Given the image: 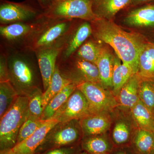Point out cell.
<instances>
[{"label": "cell", "instance_id": "cell-1", "mask_svg": "<svg viewBox=\"0 0 154 154\" xmlns=\"http://www.w3.org/2000/svg\"><path fill=\"white\" fill-rule=\"evenodd\" d=\"M91 23L94 38L110 45L122 62L137 73L140 54L147 42L143 36L127 32L113 21L97 18Z\"/></svg>", "mask_w": 154, "mask_h": 154}, {"label": "cell", "instance_id": "cell-2", "mask_svg": "<svg viewBox=\"0 0 154 154\" xmlns=\"http://www.w3.org/2000/svg\"><path fill=\"white\" fill-rule=\"evenodd\" d=\"M7 57L9 81L18 96L29 97L37 88L43 89L37 61L19 51L8 53Z\"/></svg>", "mask_w": 154, "mask_h": 154}, {"label": "cell", "instance_id": "cell-3", "mask_svg": "<svg viewBox=\"0 0 154 154\" xmlns=\"http://www.w3.org/2000/svg\"><path fill=\"white\" fill-rule=\"evenodd\" d=\"M74 19H48L44 18L25 47L35 52L38 50L64 44L73 27Z\"/></svg>", "mask_w": 154, "mask_h": 154}, {"label": "cell", "instance_id": "cell-4", "mask_svg": "<svg viewBox=\"0 0 154 154\" xmlns=\"http://www.w3.org/2000/svg\"><path fill=\"white\" fill-rule=\"evenodd\" d=\"M29 98L19 96L14 105L1 119L0 152L14 148L19 130L28 118Z\"/></svg>", "mask_w": 154, "mask_h": 154}, {"label": "cell", "instance_id": "cell-5", "mask_svg": "<svg viewBox=\"0 0 154 154\" xmlns=\"http://www.w3.org/2000/svg\"><path fill=\"white\" fill-rule=\"evenodd\" d=\"M83 137L79 120L58 122L50 130L35 154L52 149L75 145L81 143Z\"/></svg>", "mask_w": 154, "mask_h": 154}, {"label": "cell", "instance_id": "cell-6", "mask_svg": "<svg viewBox=\"0 0 154 154\" xmlns=\"http://www.w3.org/2000/svg\"><path fill=\"white\" fill-rule=\"evenodd\" d=\"M93 0H53L42 17L48 19H79L91 22L97 19L93 11Z\"/></svg>", "mask_w": 154, "mask_h": 154}, {"label": "cell", "instance_id": "cell-7", "mask_svg": "<svg viewBox=\"0 0 154 154\" xmlns=\"http://www.w3.org/2000/svg\"><path fill=\"white\" fill-rule=\"evenodd\" d=\"M57 65L62 75L76 85L85 82L100 84L99 70L95 64L72 55L57 61Z\"/></svg>", "mask_w": 154, "mask_h": 154}, {"label": "cell", "instance_id": "cell-8", "mask_svg": "<svg viewBox=\"0 0 154 154\" xmlns=\"http://www.w3.org/2000/svg\"><path fill=\"white\" fill-rule=\"evenodd\" d=\"M88 100L91 114L111 113L118 106L116 97L111 91L100 84L85 82L77 86Z\"/></svg>", "mask_w": 154, "mask_h": 154}, {"label": "cell", "instance_id": "cell-9", "mask_svg": "<svg viewBox=\"0 0 154 154\" xmlns=\"http://www.w3.org/2000/svg\"><path fill=\"white\" fill-rule=\"evenodd\" d=\"M111 123L109 133L114 147L130 145L137 128L129 110L119 107L110 113Z\"/></svg>", "mask_w": 154, "mask_h": 154}, {"label": "cell", "instance_id": "cell-10", "mask_svg": "<svg viewBox=\"0 0 154 154\" xmlns=\"http://www.w3.org/2000/svg\"><path fill=\"white\" fill-rule=\"evenodd\" d=\"M42 13V12L26 3L1 0V25L35 21L41 18Z\"/></svg>", "mask_w": 154, "mask_h": 154}, {"label": "cell", "instance_id": "cell-11", "mask_svg": "<svg viewBox=\"0 0 154 154\" xmlns=\"http://www.w3.org/2000/svg\"><path fill=\"white\" fill-rule=\"evenodd\" d=\"M91 114L88 100L82 92L77 88L51 119L59 122L80 120Z\"/></svg>", "mask_w": 154, "mask_h": 154}, {"label": "cell", "instance_id": "cell-12", "mask_svg": "<svg viewBox=\"0 0 154 154\" xmlns=\"http://www.w3.org/2000/svg\"><path fill=\"white\" fill-rule=\"evenodd\" d=\"M44 17L35 21L19 22L9 25H1L0 35L8 44L22 43L25 46L31 37L40 27Z\"/></svg>", "mask_w": 154, "mask_h": 154}, {"label": "cell", "instance_id": "cell-13", "mask_svg": "<svg viewBox=\"0 0 154 154\" xmlns=\"http://www.w3.org/2000/svg\"><path fill=\"white\" fill-rule=\"evenodd\" d=\"M63 45H57L34 52L41 73L43 92L49 86Z\"/></svg>", "mask_w": 154, "mask_h": 154}, {"label": "cell", "instance_id": "cell-14", "mask_svg": "<svg viewBox=\"0 0 154 154\" xmlns=\"http://www.w3.org/2000/svg\"><path fill=\"white\" fill-rule=\"evenodd\" d=\"M92 33L91 22L88 21H85L76 28L74 27L63 45L57 61L65 60L73 55Z\"/></svg>", "mask_w": 154, "mask_h": 154}, {"label": "cell", "instance_id": "cell-15", "mask_svg": "<svg viewBox=\"0 0 154 154\" xmlns=\"http://www.w3.org/2000/svg\"><path fill=\"white\" fill-rule=\"evenodd\" d=\"M83 137L109 132L111 123L109 112L89 114L80 120Z\"/></svg>", "mask_w": 154, "mask_h": 154}, {"label": "cell", "instance_id": "cell-16", "mask_svg": "<svg viewBox=\"0 0 154 154\" xmlns=\"http://www.w3.org/2000/svg\"><path fill=\"white\" fill-rule=\"evenodd\" d=\"M54 119L47 120L35 132L12 149L16 154H35L36 149L44 140L50 130L58 123Z\"/></svg>", "mask_w": 154, "mask_h": 154}, {"label": "cell", "instance_id": "cell-17", "mask_svg": "<svg viewBox=\"0 0 154 154\" xmlns=\"http://www.w3.org/2000/svg\"><path fill=\"white\" fill-rule=\"evenodd\" d=\"M138 7L127 13L124 19V23L131 27H154V3Z\"/></svg>", "mask_w": 154, "mask_h": 154}, {"label": "cell", "instance_id": "cell-18", "mask_svg": "<svg viewBox=\"0 0 154 154\" xmlns=\"http://www.w3.org/2000/svg\"><path fill=\"white\" fill-rule=\"evenodd\" d=\"M141 80L140 77L137 74L130 78L116 96L118 107L129 110L140 100L139 88Z\"/></svg>", "mask_w": 154, "mask_h": 154}, {"label": "cell", "instance_id": "cell-19", "mask_svg": "<svg viewBox=\"0 0 154 154\" xmlns=\"http://www.w3.org/2000/svg\"><path fill=\"white\" fill-rule=\"evenodd\" d=\"M131 0H93V11L97 18L113 21L116 14L129 7Z\"/></svg>", "mask_w": 154, "mask_h": 154}, {"label": "cell", "instance_id": "cell-20", "mask_svg": "<svg viewBox=\"0 0 154 154\" xmlns=\"http://www.w3.org/2000/svg\"><path fill=\"white\" fill-rule=\"evenodd\" d=\"M81 145L82 150L89 154H110L114 147L109 132L84 137Z\"/></svg>", "mask_w": 154, "mask_h": 154}, {"label": "cell", "instance_id": "cell-21", "mask_svg": "<svg viewBox=\"0 0 154 154\" xmlns=\"http://www.w3.org/2000/svg\"><path fill=\"white\" fill-rule=\"evenodd\" d=\"M114 57L107 48L103 45L96 63L99 70L100 84L111 92Z\"/></svg>", "mask_w": 154, "mask_h": 154}, {"label": "cell", "instance_id": "cell-22", "mask_svg": "<svg viewBox=\"0 0 154 154\" xmlns=\"http://www.w3.org/2000/svg\"><path fill=\"white\" fill-rule=\"evenodd\" d=\"M121 61L117 56L114 57L112 92L116 97L130 78L135 74L130 66L122 62L121 63Z\"/></svg>", "mask_w": 154, "mask_h": 154}, {"label": "cell", "instance_id": "cell-23", "mask_svg": "<svg viewBox=\"0 0 154 154\" xmlns=\"http://www.w3.org/2000/svg\"><path fill=\"white\" fill-rule=\"evenodd\" d=\"M136 154H149L154 150V131L137 128L130 144Z\"/></svg>", "mask_w": 154, "mask_h": 154}, {"label": "cell", "instance_id": "cell-24", "mask_svg": "<svg viewBox=\"0 0 154 154\" xmlns=\"http://www.w3.org/2000/svg\"><path fill=\"white\" fill-rule=\"evenodd\" d=\"M137 74L142 79H154V43L147 42L143 46Z\"/></svg>", "mask_w": 154, "mask_h": 154}, {"label": "cell", "instance_id": "cell-25", "mask_svg": "<svg viewBox=\"0 0 154 154\" xmlns=\"http://www.w3.org/2000/svg\"><path fill=\"white\" fill-rule=\"evenodd\" d=\"M137 128L154 131V120L152 111L140 100L129 110Z\"/></svg>", "mask_w": 154, "mask_h": 154}, {"label": "cell", "instance_id": "cell-26", "mask_svg": "<svg viewBox=\"0 0 154 154\" xmlns=\"http://www.w3.org/2000/svg\"><path fill=\"white\" fill-rule=\"evenodd\" d=\"M76 88L77 85L75 84H69L55 95L45 107L41 120L47 121L51 119Z\"/></svg>", "mask_w": 154, "mask_h": 154}, {"label": "cell", "instance_id": "cell-27", "mask_svg": "<svg viewBox=\"0 0 154 154\" xmlns=\"http://www.w3.org/2000/svg\"><path fill=\"white\" fill-rule=\"evenodd\" d=\"M70 84H72L70 81L61 74L56 64L49 86L46 91L43 92L42 104L44 109L48 103L55 95L66 86Z\"/></svg>", "mask_w": 154, "mask_h": 154}, {"label": "cell", "instance_id": "cell-28", "mask_svg": "<svg viewBox=\"0 0 154 154\" xmlns=\"http://www.w3.org/2000/svg\"><path fill=\"white\" fill-rule=\"evenodd\" d=\"M102 46L93 39L87 40L73 55L96 65Z\"/></svg>", "mask_w": 154, "mask_h": 154}, {"label": "cell", "instance_id": "cell-29", "mask_svg": "<svg viewBox=\"0 0 154 154\" xmlns=\"http://www.w3.org/2000/svg\"><path fill=\"white\" fill-rule=\"evenodd\" d=\"M18 96L10 81L0 82V118L13 106Z\"/></svg>", "mask_w": 154, "mask_h": 154}, {"label": "cell", "instance_id": "cell-30", "mask_svg": "<svg viewBox=\"0 0 154 154\" xmlns=\"http://www.w3.org/2000/svg\"><path fill=\"white\" fill-rule=\"evenodd\" d=\"M43 90L41 88L36 89L28 97V118L41 119L44 107L42 104Z\"/></svg>", "mask_w": 154, "mask_h": 154}, {"label": "cell", "instance_id": "cell-31", "mask_svg": "<svg viewBox=\"0 0 154 154\" xmlns=\"http://www.w3.org/2000/svg\"><path fill=\"white\" fill-rule=\"evenodd\" d=\"M141 79L140 100L152 112L154 109V79Z\"/></svg>", "mask_w": 154, "mask_h": 154}, {"label": "cell", "instance_id": "cell-32", "mask_svg": "<svg viewBox=\"0 0 154 154\" xmlns=\"http://www.w3.org/2000/svg\"><path fill=\"white\" fill-rule=\"evenodd\" d=\"M46 121L41 119H27L19 130L17 144L29 137Z\"/></svg>", "mask_w": 154, "mask_h": 154}, {"label": "cell", "instance_id": "cell-33", "mask_svg": "<svg viewBox=\"0 0 154 154\" xmlns=\"http://www.w3.org/2000/svg\"><path fill=\"white\" fill-rule=\"evenodd\" d=\"M82 150L80 143L75 145L52 149L35 154H79Z\"/></svg>", "mask_w": 154, "mask_h": 154}, {"label": "cell", "instance_id": "cell-34", "mask_svg": "<svg viewBox=\"0 0 154 154\" xmlns=\"http://www.w3.org/2000/svg\"><path fill=\"white\" fill-rule=\"evenodd\" d=\"M9 81L7 54L2 52L0 55V82Z\"/></svg>", "mask_w": 154, "mask_h": 154}, {"label": "cell", "instance_id": "cell-35", "mask_svg": "<svg viewBox=\"0 0 154 154\" xmlns=\"http://www.w3.org/2000/svg\"><path fill=\"white\" fill-rule=\"evenodd\" d=\"M110 154H136L130 146L114 147Z\"/></svg>", "mask_w": 154, "mask_h": 154}, {"label": "cell", "instance_id": "cell-36", "mask_svg": "<svg viewBox=\"0 0 154 154\" xmlns=\"http://www.w3.org/2000/svg\"><path fill=\"white\" fill-rule=\"evenodd\" d=\"M152 3H154V0H131L129 7H136Z\"/></svg>", "mask_w": 154, "mask_h": 154}, {"label": "cell", "instance_id": "cell-37", "mask_svg": "<svg viewBox=\"0 0 154 154\" xmlns=\"http://www.w3.org/2000/svg\"><path fill=\"white\" fill-rule=\"evenodd\" d=\"M43 10L47 9L52 3L53 0H36Z\"/></svg>", "mask_w": 154, "mask_h": 154}, {"label": "cell", "instance_id": "cell-38", "mask_svg": "<svg viewBox=\"0 0 154 154\" xmlns=\"http://www.w3.org/2000/svg\"><path fill=\"white\" fill-rule=\"evenodd\" d=\"M0 154H16L15 152L13 150V149L8 150L5 151H3L0 152Z\"/></svg>", "mask_w": 154, "mask_h": 154}, {"label": "cell", "instance_id": "cell-39", "mask_svg": "<svg viewBox=\"0 0 154 154\" xmlns=\"http://www.w3.org/2000/svg\"><path fill=\"white\" fill-rule=\"evenodd\" d=\"M79 154H88V153H87V152L84 151L82 150V151L80 152L79 153Z\"/></svg>", "mask_w": 154, "mask_h": 154}, {"label": "cell", "instance_id": "cell-40", "mask_svg": "<svg viewBox=\"0 0 154 154\" xmlns=\"http://www.w3.org/2000/svg\"><path fill=\"white\" fill-rule=\"evenodd\" d=\"M149 154H154V150H153L150 153H149Z\"/></svg>", "mask_w": 154, "mask_h": 154}, {"label": "cell", "instance_id": "cell-41", "mask_svg": "<svg viewBox=\"0 0 154 154\" xmlns=\"http://www.w3.org/2000/svg\"><path fill=\"white\" fill-rule=\"evenodd\" d=\"M152 113H153V118H154V109L153 110Z\"/></svg>", "mask_w": 154, "mask_h": 154}, {"label": "cell", "instance_id": "cell-42", "mask_svg": "<svg viewBox=\"0 0 154 154\" xmlns=\"http://www.w3.org/2000/svg\"></svg>", "mask_w": 154, "mask_h": 154}]
</instances>
